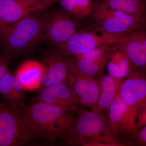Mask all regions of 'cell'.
Listing matches in <instances>:
<instances>
[{
    "label": "cell",
    "mask_w": 146,
    "mask_h": 146,
    "mask_svg": "<svg viewBox=\"0 0 146 146\" xmlns=\"http://www.w3.org/2000/svg\"><path fill=\"white\" fill-rule=\"evenodd\" d=\"M78 109L38 102L27 105L23 111L35 138L69 144Z\"/></svg>",
    "instance_id": "cell-1"
},
{
    "label": "cell",
    "mask_w": 146,
    "mask_h": 146,
    "mask_svg": "<svg viewBox=\"0 0 146 146\" xmlns=\"http://www.w3.org/2000/svg\"><path fill=\"white\" fill-rule=\"evenodd\" d=\"M108 118L79 107L77 110L69 145L81 146H123Z\"/></svg>",
    "instance_id": "cell-2"
},
{
    "label": "cell",
    "mask_w": 146,
    "mask_h": 146,
    "mask_svg": "<svg viewBox=\"0 0 146 146\" xmlns=\"http://www.w3.org/2000/svg\"><path fill=\"white\" fill-rule=\"evenodd\" d=\"M46 12L30 15L0 31L5 48L11 54L29 51L44 37Z\"/></svg>",
    "instance_id": "cell-3"
},
{
    "label": "cell",
    "mask_w": 146,
    "mask_h": 146,
    "mask_svg": "<svg viewBox=\"0 0 146 146\" xmlns=\"http://www.w3.org/2000/svg\"><path fill=\"white\" fill-rule=\"evenodd\" d=\"M23 110L0 99V146L25 145L35 139Z\"/></svg>",
    "instance_id": "cell-4"
},
{
    "label": "cell",
    "mask_w": 146,
    "mask_h": 146,
    "mask_svg": "<svg viewBox=\"0 0 146 146\" xmlns=\"http://www.w3.org/2000/svg\"><path fill=\"white\" fill-rule=\"evenodd\" d=\"M98 33L95 30H78L66 42L56 46L57 50L65 55L74 57L89 52L104 44L123 42L126 36Z\"/></svg>",
    "instance_id": "cell-5"
},
{
    "label": "cell",
    "mask_w": 146,
    "mask_h": 146,
    "mask_svg": "<svg viewBox=\"0 0 146 146\" xmlns=\"http://www.w3.org/2000/svg\"><path fill=\"white\" fill-rule=\"evenodd\" d=\"M58 0H0V31L27 16L44 11Z\"/></svg>",
    "instance_id": "cell-6"
},
{
    "label": "cell",
    "mask_w": 146,
    "mask_h": 146,
    "mask_svg": "<svg viewBox=\"0 0 146 146\" xmlns=\"http://www.w3.org/2000/svg\"><path fill=\"white\" fill-rule=\"evenodd\" d=\"M119 94L127 107L136 132L137 114L146 102V72L138 69L133 71L125 79Z\"/></svg>",
    "instance_id": "cell-7"
},
{
    "label": "cell",
    "mask_w": 146,
    "mask_h": 146,
    "mask_svg": "<svg viewBox=\"0 0 146 146\" xmlns=\"http://www.w3.org/2000/svg\"><path fill=\"white\" fill-rule=\"evenodd\" d=\"M78 20L63 9L47 12L44 37L56 46L66 42L78 31Z\"/></svg>",
    "instance_id": "cell-8"
},
{
    "label": "cell",
    "mask_w": 146,
    "mask_h": 146,
    "mask_svg": "<svg viewBox=\"0 0 146 146\" xmlns=\"http://www.w3.org/2000/svg\"><path fill=\"white\" fill-rule=\"evenodd\" d=\"M67 83L80 106H85L93 110L99 95L97 78L82 74L70 65Z\"/></svg>",
    "instance_id": "cell-9"
},
{
    "label": "cell",
    "mask_w": 146,
    "mask_h": 146,
    "mask_svg": "<svg viewBox=\"0 0 146 146\" xmlns=\"http://www.w3.org/2000/svg\"><path fill=\"white\" fill-rule=\"evenodd\" d=\"M72 58L57 50L47 55L42 63L44 74L40 89L58 84L67 83Z\"/></svg>",
    "instance_id": "cell-10"
},
{
    "label": "cell",
    "mask_w": 146,
    "mask_h": 146,
    "mask_svg": "<svg viewBox=\"0 0 146 146\" xmlns=\"http://www.w3.org/2000/svg\"><path fill=\"white\" fill-rule=\"evenodd\" d=\"M43 102L71 109L80 107L67 83L58 84L41 88L31 100V104Z\"/></svg>",
    "instance_id": "cell-11"
},
{
    "label": "cell",
    "mask_w": 146,
    "mask_h": 146,
    "mask_svg": "<svg viewBox=\"0 0 146 146\" xmlns=\"http://www.w3.org/2000/svg\"><path fill=\"white\" fill-rule=\"evenodd\" d=\"M44 74L43 63L29 59L20 64L14 75L25 91H32L41 88Z\"/></svg>",
    "instance_id": "cell-12"
},
{
    "label": "cell",
    "mask_w": 146,
    "mask_h": 146,
    "mask_svg": "<svg viewBox=\"0 0 146 146\" xmlns=\"http://www.w3.org/2000/svg\"><path fill=\"white\" fill-rule=\"evenodd\" d=\"M123 42L111 45L106 65L108 74L120 79H125L137 69L126 54Z\"/></svg>",
    "instance_id": "cell-13"
},
{
    "label": "cell",
    "mask_w": 146,
    "mask_h": 146,
    "mask_svg": "<svg viewBox=\"0 0 146 146\" xmlns=\"http://www.w3.org/2000/svg\"><path fill=\"white\" fill-rule=\"evenodd\" d=\"M124 79L113 77L109 74H102L97 78L99 95L96 106L92 110L104 115L119 92Z\"/></svg>",
    "instance_id": "cell-14"
},
{
    "label": "cell",
    "mask_w": 146,
    "mask_h": 146,
    "mask_svg": "<svg viewBox=\"0 0 146 146\" xmlns=\"http://www.w3.org/2000/svg\"><path fill=\"white\" fill-rule=\"evenodd\" d=\"M26 91L9 72L0 80V98L12 107L23 110L27 105Z\"/></svg>",
    "instance_id": "cell-15"
},
{
    "label": "cell",
    "mask_w": 146,
    "mask_h": 146,
    "mask_svg": "<svg viewBox=\"0 0 146 146\" xmlns=\"http://www.w3.org/2000/svg\"><path fill=\"white\" fill-rule=\"evenodd\" d=\"M91 17L95 30L102 34L125 36L133 32L117 19L105 13L101 6L95 2Z\"/></svg>",
    "instance_id": "cell-16"
},
{
    "label": "cell",
    "mask_w": 146,
    "mask_h": 146,
    "mask_svg": "<svg viewBox=\"0 0 146 146\" xmlns=\"http://www.w3.org/2000/svg\"><path fill=\"white\" fill-rule=\"evenodd\" d=\"M108 113V119L115 133L133 134L135 133L127 107L119 94L110 107Z\"/></svg>",
    "instance_id": "cell-17"
},
{
    "label": "cell",
    "mask_w": 146,
    "mask_h": 146,
    "mask_svg": "<svg viewBox=\"0 0 146 146\" xmlns=\"http://www.w3.org/2000/svg\"><path fill=\"white\" fill-rule=\"evenodd\" d=\"M123 44L126 54L133 66L146 72V50L141 41L140 31L127 35Z\"/></svg>",
    "instance_id": "cell-18"
},
{
    "label": "cell",
    "mask_w": 146,
    "mask_h": 146,
    "mask_svg": "<svg viewBox=\"0 0 146 146\" xmlns=\"http://www.w3.org/2000/svg\"><path fill=\"white\" fill-rule=\"evenodd\" d=\"M111 9L121 11L135 16L145 24V0H95Z\"/></svg>",
    "instance_id": "cell-19"
},
{
    "label": "cell",
    "mask_w": 146,
    "mask_h": 146,
    "mask_svg": "<svg viewBox=\"0 0 146 146\" xmlns=\"http://www.w3.org/2000/svg\"><path fill=\"white\" fill-rule=\"evenodd\" d=\"M61 9L76 20L91 17L95 7L94 0H58Z\"/></svg>",
    "instance_id": "cell-20"
},
{
    "label": "cell",
    "mask_w": 146,
    "mask_h": 146,
    "mask_svg": "<svg viewBox=\"0 0 146 146\" xmlns=\"http://www.w3.org/2000/svg\"><path fill=\"white\" fill-rule=\"evenodd\" d=\"M106 65L104 62H94L74 57L72 58L71 66L82 74L97 78L102 74Z\"/></svg>",
    "instance_id": "cell-21"
},
{
    "label": "cell",
    "mask_w": 146,
    "mask_h": 146,
    "mask_svg": "<svg viewBox=\"0 0 146 146\" xmlns=\"http://www.w3.org/2000/svg\"><path fill=\"white\" fill-rule=\"evenodd\" d=\"M112 44H113L106 43L103 44L89 52L74 57L94 62H104L107 63L110 47Z\"/></svg>",
    "instance_id": "cell-22"
},
{
    "label": "cell",
    "mask_w": 146,
    "mask_h": 146,
    "mask_svg": "<svg viewBox=\"0 0 146 146\" xmlns=\"http://www.w3.org/2000/svg\"><path fill=\"white\" fill-rule=\"evenodd\" d=\"M145 126H146V102L141 106L137 114L136 126V132L138 129Z\"/></svg>",
    "instance_id": "cell-23"
},
{
    "label": "cell",
    "mask_w": 146,
    "mask_h": 146,
    "mask_svg": "<svg viewBox=\"0 0 146 146\" xmlns=\"http://www.w3.org/2000/svg\"><path fill=\"white\" fill-rule=\"evenodd\" d=\"M134 135L135 142L138 145L146 146V126L138 129Z\"/></svg>",
    "instance_id": "cell-24"
},
{
    "label": "cell",
    "mask_w": 146,
    "mask_h": 146,
    "mask_svg": "<svg viewBox=\"0 0 146 146\" xmlns=\"http://www.w3.org/2000/svg\"><path fill=\"white\" fill-rule=\"evenodd\" d=\"M9 59L6 57L4 58L1 61H0V80L6 73L9 72L8 68Z\"/></svg>",
    "instance_id": "cell-25"
},
{
    "label": "cell",
    "mask_w": 146,
    "mask_h": 146,
    "mask_svg": "<svg viewBox=\"0 0 146 146\" xmlns=\"http://www.w3.org/2000/svg\"><path fill=\"white\" fill-rule=\"evenodd\" d=\"M144 18H145V27H146V9L145 10V17H144Z\"/></svg>",
    "instance_id": "cell-26"
},
{
    "label": "cell",
    "mask_w": 146,
    "mask_h": 146,
    "mask_svg": "<svg viewBox=\"0 0 146 146\" xmlns=\"http://www.w3.org/2000/svg\"><path fill=\"white\" fill-rule=\"evenodd\" d=\"M4 58V57H1V56H0V61H1V60H2Z\"/></svg>",
    "instance_id": "cell-27"
},
{
    "label": "cell",
    "mask_w": 146,
    "mask_h": 146,
    "mask_svg": "<svg viewBox=\"0 0 146 146\" xmlns=\"http://www.w3.org/2000/svg\"><path fill=\"white\" fill-rule=\"evenodd\" d=\"M94 1H95V0H94Z\"/></svg>",
    "instance_id": "cell-28"
},
{
    "label": "cell",
    "mask_w": 146,
    "mask_h": 146,
    "mask_svg": "<svg viewBox=\"0 0 146 146\" xmlns=\"http://www.w3.org/2000/svg\"><path fill=\"white\" fill-rule=\"evenodd\" d=\"M145 1H146V0H145Z\"/></svg>",
    "instance_id": "cell-29"
}]
</instances>
